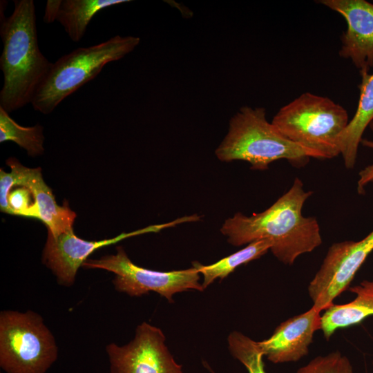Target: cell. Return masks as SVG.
<instances>
[{
	"mask_svg": "<svg viewBox=\"0 0 373 373\" xmlns=\"http://www.w3.org/2000/svg\"><path fill=\"white\" fill-rule=\"evenodd\" d=\"M371 130L373 131V124L369 125ZM361 144L370 149L373 151V140L363 138ZM373 182V162L367 165L358 173V179L357 181V191L359 194H364L365 192V186Z\"/></svg>",
	"mask_w": 373,
	"mask_h": 373,
	"instance_id": "7402d4cb",
	"label": "cell"
},
{
	"mask_svg": "<svg viewBox=\"0 0 373 373\" xmlns=\"http://www.w3.org/2000/svg\"><path fill=\"white\" fill-rule=\"evenodd\" d=\"M8 204L11 214L39 220V211L34 197L26 187L11 190L8 195Z\"/></svg>",
	"mask_w": 373,
	"mask_h": 373,
	"instance_id": "44dd1931",
	"label": "cell"
},
{
	"mask_svg": "<svg viewBox=\"0 0 373 373\" xmlns=\"http://www.w3.org/2000/svg\"><path fill=\"white\" fill-rule=\"evenodd\" d=\"M204 365L207 367V369H208L211 373H216L215 372L213 371V370L209 367V365L207 363L204 362Z\"/></svg>",
	"mask_w": 373,
	"mask_h": 373,
	"instance_id": "603a6c76",
	"label": "cell"
},
{
	"mask_svg": "<svg viewBox=\"0 0 373 373\" xmlns=\"http://www.w3.org/2000/svg\"><path fill=\"white\" fill-rule=\"evenodd\" d=\"M371 123L373 124V121Z\"/></svg>",
	"mask_w": 373,
	"mask_h": 373,
	"instance_id": "cb8c5ba5",
	"label": "cell"
},
{
	"mask_svg": "<svg viewBox=\"0 0 373 373\" xmlns=\"http://www.w3.org/2000/svg\"><path fill=\"white\" fill-rule=\"evenodd\" d=\"M349 122L343 106L327 97L306 92L281 107L271 123L310 157L325 160L341 154Z\"/></svg>",
	"mask_w": 373,
	"mask_h": 373,
	"instance_id": "3957f363",
	"label": "cell"
},
{
	"mask_svg": "<svg viewBox=\"0 0 373 373\" xmlns=\"http://www.w3.org/2000/svg\"><path fill=\"white\" fill-rule=\"evenodd\" d=\"M312 194L296 178L289 189L266 210L251 216L236 213L224 221L220 231L229 244L237 247L269 240L273 255L283 264L291 265L300 255L322 244L316 218L305 217L302 212Z\"/></svg>",
	"mask_w": 373,
	"mask_h": 373,
	"instance_id": "6da1fadb",
	"label": "cell"
},
{
	"mask_svg": "<svg viewBox=\"0 0 373 373\" xmlns=\"http://www.w3.org/2000/svg\"><path fill=\"white\" fill-rule=\"evenodd\" d=\"M3 11L0 17V68L3 76L0 107L10 113L32 103L52 63L39 48L34 1L15 0L8 17Z\"/></svg>",
	"mask_w": 373,
	"mask_h": 373,
	"instance_id": "7a4b0ae2",
	"label": "cell"
},
{
	"mask_svg": "<svg viewBox=\"0 0 373 373\" xmlns=\"http://www.w3.org/2000/svg\"><path fill=\"white\" fill-rule=\"evenodd\" d=\"M373 251V230L358 240L332 244L307 289L314 308L326 309L349 288L356 272Z\"/></svg>",
	"mask_w": 373,
	"mask_h": 373,
	"instance_id": "ba28073f",
	"label": "cell"
},
{
	"mask_svg": "<svg viewBox=\"0 0 373 373\" xmlns=\"http://www.w3.org/2000/svg\"><path fill=\"white\" fill-rule=\"evenodd\" d=\"M6 163L11 169L8 174V182L12 187L21 186L30 189L39 220L46 224L48 233L57 236L73 229L76 213L66 203L61 207L56 203L51 189L42 178L40 168H27L13 157L8 158Z\"/></svg>",
	"mask_w": 373,
	"mask_h": 373,
	"instance_id": "4fadbf2b",
	"label": "cell"
},
{
	"mask_svg": "<svg viewBox=\"0 0 373 373\" xmlns=\"http://www.w3.org/2000/svg\"><path fill=\"white\" fill-rule=\"evenodd\" d=\"M162 331L146 322L139 325L128 343H109L106 351L111 373H183L165 344Z\"/></svg>",
	"mask_w": 373,
	"mask_h": 373,
	"instance_id": "9c48e42d",
	"label": "cell"
},
{
	"mask_svg": "<svg viewBox=\"0 0 373 373\" xmlns=\"http://www.w3.org/2000/svg\"><path fill=\"white\" fill-rule=\"evenodd\" d=\"M180 222L177 219L168 223L149 226L135 231L121 233L113 238L99 241H88L79 238L74 234L73 229L57 236L48 232L42 260L55 274L59 285L71 287L75 281L78 269L95 250L128 237L157 232L164 228L179 224Z\"/></svg>",
	"mask_w": 373,
	"mask_h": 373,
	"instance_id": "30bf717a",
	"label": "cell"
},
{
	"mask_svg": "<svg viewBox=\"0 0 373 373\" xmlns=\"http://www.w3.org/2000/svg\"><path fill=\"white\" fill-rule=\"evenodd\" d=\"M347 23L341 37L339 55L350 59L359 73L373 68V3L365 0H321Z\"/></svg>",
	"mask_w": 373,
	"mask_h": 373,
	"instance_id": "8fae6325",
	"label": "cell"
},
{
	"mask_svg": "<svg viewBox=\"0 0 373 373\" xmlns=\"http://www.w3.org/2000/svg\"><path fill=\"white\" fill-rule=\"evenodd\" d=\"M129 0H48L44 21L59 22L70 39L79 41L93 17L100 10Z\"/></svg>",
	"mask_w": 373,
	"mask_h": 373,
	"instance_id": "5bb4252c",
	"label": "cell"
},
{
	"mask_svg": "<svg viewBox=\"0 0 373 373\" xmlns=\"http://www.w3.org/2000/svg\"><path fill=\"white\" fill-rule=\"evenodd\" d=\"M140 42L138 37L115 35L63 55L52 63L31 103L33 108L50 113L67 97L96 77L106 64L122 59Z\"/></svg>",
	"mask_w": 373,
	"mask_h": 373,
	"instance_id": "5b68a950",
	"label": "cell"
},
{
	"mask_svg": "<svg viewBox=\"0 0 373 373\" xmlns=\"http://www.w3.org/2000/svg\"><path fill=\"white\" fill-rule=\"evenodd\" d=\"M272 245V242L269 240L254 241L248 244L243 249L213 264L203 265L195 261L193 262V267L200 274H202L203 283L202 285L204 289L215 280L225 278L238 266L260 258L271 248Z\"/></svg>",
	"mask_w": 373,
	"mask_h": 373,
	"instance_id": "e0dca14e",
	"label": "cell"
},
{
	"mask_svg": "<svg viewBox=\"0 0 373 373\" xmlns=\"http://www.w3.org/2000/svg\"><path fill=\"white\" fill-rule=\"evenodd\" d=\"M349 290L356 294L352 301L333 304L321 314V330L327 340L337 329L355 325L373 316V280H364Z\"/></svg>",
	"mask_w": 373,
	"mask_h": 373,
	"instance_id": "9a60e30c",
	"label": "cell"
},
{
	"mask_svg": "<svg viewBox=\"0 0 373 373\" xmlns=\"http://www.w3.org/2000/svg\"><path fill=\"white\" fill-rule=\"evenodd\" d=\"M266 115L263 107H241L230 119L228 132L215 151L218 159L245 161L258 171L268 169L278 160L305 166L311 158L307 151L286 138Z\"/></svg>",
	"mask_w": 373,
	"mask_h": 373,
	"instance_id": "277c9868",
	"label": "cell"
},
{
	"mask_svg": "<svg viewBox=\"0 0 373 373\" xmlns=\"http://www.w3.org/2000/svg\"><path fill=\"white\" fill-rule=\"evenodd\" d=\"M58 357L55 337L37 313H0V366L6 373H46Z\"/></svg>",
	"mask_w": 373,
	"mask_h": 373,
	"instance_id": "8992f818",
	"label": "cell"
},
{
	"mask_svg": "<svg viewBox=\"0 0 373 373\" xmlns=\"http://www.w3.org/2000/svg\"><path fill=\"white\" fill-rule=\"evenodd\" d=\"M43 127L40 124L22 126L0 107V142L12 141L34 156L44 152Z\"/></svg>",
	"mask_w": 373,
	"mask_h": 373,
	"instance_id": "ac0fdd59",
	"label": "cell"
},
{
	"mask_svg": "<svg viewBox=\"0 0 373 373\" xmlns=\"http://www.w3.org/2000/svg\"><path fill=\"white\" fill-rule=\"evenodd\" d=\"M296 373H354V371L349 358L335 351L314 358Z\"/></svg>",
	"mask_w": 373,
	"mask_h": 373,
	"instance_id": "ffe728a7",
	"label": "cell"
},
{
	"mask_svg": "<svg viewBox=\"0 0 373 373\" xmlns=\"http://www.w3.org/2000/svg\"><path fill=\"white\" fill-rule=\"evenodd\" d=\"M227 341L231 354L246 367L248 373H266L264 355L257 341L237 331L232 332Z\"/></svg>",
	"mask_w": 373,
	"mask_h": 373,
	"instance_id": "d6986e66",
	"label": "cell"
},
{
	"mask_svg": "<svg viewBox=\"0 0 373 373\" xmlns=\"http://www.w3.org/2000/svg\"><path fill=\"white\" fill-rule=\"evenodd\" d=\"M113 255L99 259H87L82 267L102 269L115 274L113 280L115 289L130 296H141L154 291L173 302V296L188 290L202 291L200 273L195 267L171 271H159L140 267L128 257L122 247L116 248Z\"/></svg>",
	"mask_w": 373,
	"mask_h": 373,
	"instance_id": "52a82bcc",
	"label": "cell"
},
{
	"mask_svg": "<svg viewBox=\"0 0 373 373\" xmlns=\"http://www.w3.org/2000/svg\"><path fill=\"white\" fill-rule=\"evenodd\" d=\"M321 313L312 307L280 323L269 338L258 342L264 356L278 364L296 362L307 355L314 333L321 329Z\"/></svg>",
	"mask_w": 373,
	"mask_h": 373,
	"instance_id": "7c38bea8",
	"label": "cell"
},
{
	"mask_svg": "<svg viewBox=\"0 0 373 373\" xmlns=\"http://www.w3.org/2000/svg\"><path fill=\"white\" fill-rule=\"evenodd\" d=\"M360 96L354 117L350 119L341 143V155L347 169L356 164L358 149L366 128L373 121V73H360Z\"/></svg>",
	"mask_w": 373,
	"mask_h": 373,
	"instance_id": "2e32d148",
	"label": "cell"
}]
</instances>
